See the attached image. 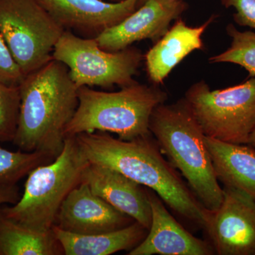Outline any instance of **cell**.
I'll return each mask as SVG.
<instances>
[{"label": "cell", "mask_w": 255, "mask_h": 255, "mask_svg": "<svg viewBox=\"0 0 255 255\" xmlns=\"http://www.w3.org/2000/svg\"><path fill=\"white\" fill-rule=\"evenodd\" d=\"M19 86L0 82V142H13L19 117Z\"/></svg>", "instance_id": "21"}, {"label": "cell", "mask_w": 255, "mask_h": 255, "mask_svg": "<svg viewBox=\"0 0 255 255\" xmlns=\"http://www.w3.org/2000/svg\"><path fill=\"white\" fill-rule=\"evenodd\" d=\"M53 233L65 255H110L132 251L146 237L148 229L133 222L127 227L95 235H78L53 226Z\"/></svg>", "instance_id": "17"}, {"label": "cell", "mask_w": 255, "mask_h": 255, "mask_svg": "<svg viewBox=\"0 0 255 255\" xmlns=\"http://www.w3.org/2000/svg\"><path fill=\"white\" fill-rule=\"evenodd\" d=\"M248 144V145H251L252 147H254L255 149V130H253V132H252L251 136L249 137Z\"/></svg>", "instance_id": "25"}, {"label": "cell", "mask_w": 255, "mask_h": 255, "mask_svg": "<svg viewBox=\"0 0 255 255\" xmlns=\"http://www.w3.org/2000/svg\"><path fill=\"white\" fill-rule=\"evenodd\" d=\"M184 98L206 136L248 144L255 128V77L214 91L202 80L189 87Z\"/></svg>", "instance_id": "6"}, {"label": "cell", "mask_w": 255, "mask_h": 255, "mask_svg": "<svg viewBox=\"0 0 255 255\" xmlns=\"http://www.w3.org/2000/svg\"><path fill=\"white\" fill-rule=\"evenodd\" d=\"M64 31L38 0H0V33L23 76L53 59Z\"/></svg>", "instance_id": "7"}, {"label": "cell", "mask_w": 255, "mask_h": 255, "mask_svg": "<svg viewBox=\"0 0 255 255\" xmlns=\"http://www.w3.org/2000/svg\"><path fill=\"white\" fill-rule=\"evenodd\" d=\"M53 229L38 232L6 217L0 208V255H61Z\"/></svg>", "instance_id": "18"}, {"label": "cell", "mask_w": 255, "mask_h": 255, "mask_svg": "<svg viewBox=\"0 0 255 255\" xmlns=\"http://www.w3.org/2000/svg\"><path fill=\"white\" fill-rule=\"evenodd\" d=\"M19 188L16 185L0 187V206L16 204L21 198Z\"/></svg>", "instance_id": "24"}, {"label": "cell", "mask_w": 255, "mask_h": 255, "mask_svg": "<svg viewBox=\"0 0 255 255\" xmlns=\"http://www.w3.org/2000/svg\"><path fill=\"white\" fill-rule=\"evenodd\" d=\"M54 160L44 152H14L0 146V187L16 185L38 166Z\"/></svg>", "instance_id": "19"}, {"label": "cell", "mask_w": 255, "mask_h": 255, "mask_svg": "<svg viewBox=\"0 0 255 255\" xmlns=\"http://www.w3.org/2000/svg\"><path fill=\"white\" fill-rule=\"evenodd\" d=\"M152 213L147 235L128 255H213L210 242L195 237L183 227L155 191L147 189Z\"/></svg>", "instance_id": "13"}, {"label": "cell", "mask_w": 255, "mask_h": 255, "mask_svg": "<svg viewBox=\"0 0 255 255\" xmlns=\"http://www.w3.org/2000/svg\"><path fill=\"white\" fill-rule=\"evenodd\" d=\"M219 209L206 232L216 255H255V201L235 188L224 187Z\"/></svg>", "instance_id": "9"}, {"label": "cell", "mask_w": 255, "mask_h": 255, "mask_svg": "<svg viewBox=\"0 0 255 255\" xmlns=\"http://www.w3.org/2000/svg\"><path fill=\"white\" fill-rule=\"evenodd\" d=\"M133 222L132 218L96 195L82 182L65 198L54 226L75 234L95 235L122 229Z\"/></svg>", "instance_id": "12"}, {"label": "cell", "mask_w": 255, "mask_h": 255, "mask_svg": "<svg viewBox=\"0 0 255 255\" xmlns=\"http://www.w3.org/2000/svg\"><path fill=\"white\" fill-rule=\"evenodd\" d=\"M65 31L95 38L124 21L137 9L138 0L106 2L102 0H38Z\"/></svg>", "instance_id": "11"}, {"label": "cell", "mask_w": 255, "mask_h": 255, "mask_svg": "<svg viewBox=\"0 0 255 255\" xmlns=\"http://www.w3.org/2000/svg\"><path fill=\"white\" fill-rule=\"evenodd\" d=\"M82 182L96 195L149 230L152 213L143 186L113 169L92 163L84 170Z\"/></svg>", "instance_id": "14"}, {"label": "cell", "mask_w": 255, "mask_h": 255, "mask_svg": "<svg viewBox=\"0 0 255 255\" xmlns=\"http://www.w3.org/2000/svg\"><path fill=\"white\" fill-rule=\"evenodd\" d=\"M231 37V44L226 51L209 58L210 63L236 64L246 69L249 77H255V33L251 31H240L233 24L226 26Z\"/></svg>", "instance_id": "20"}, {"label": "cell", "mask_w": 255, "mask_h": 255, "mask_svg": "<svg viewBox=\"0 0 255 255\" xmlns=\"http://www.w3.org/2000/svg\"><path fill=\"white\" fill-rule=\"evenodd\" d=\"M19 117L13 143L24 152L55 159L63 150L65 128L78 106V88L65 64L52 59L23 78Z\"/></svg>", "instance_id": "2"}, {"label": "cell", "mask_w": 255, "mask_h": 255, "mask_svg": "<svg viewBox=\"0 0 255 255\" xmlns=\"http://www.w3.org/2000/svg\"><path fill=\"white\" fill-rule=\"evenodd\" d=\"M226 8L234 7L235 22L241 26H248L255 29V0H220Z\"/></svg>", "instance_id": "23"}, {"label": "cell", "mask_w": 255, "mask_h": 255, "mask_svg": "<svg viewBox=\"0 0 255 255\" xmlns=\"http://www.w3.org/2000/svg\"><path fill=\"white\" fill-rule=\"evenodd\" d=\"M89 164L76 137H65L60 155L31 171L19 201L11 206H0L1 211L33 231H51L60 206L69 193L82 182Z\"/></svg>", "instance_id": "5"}, {"label": "cell", "mask_w": 255, "mask_h": 255, "mask_svg": "<svg viewBox=\"0 0 255 255\" xmlns=\"http://www.w3.org/2000/svg\"><path fill=\"white\" fill-rule=\"evenodd\" d=\"M147 0H138V8L141 6Z\"/></svg>", "instance_id": "26"}, {"label": "cell", "mask_w": 255, "mask_h": 255, "mask_svg": "<svg viewBox=\"0 0 255 255\" xmlns=\"http://www.w3.org/2000/svg\"><path fill=\"white\" fill-rule=\"evenodd\" d=\"M149 129L163 155L203 206L210 212L217 211L223 190L215 173L205 135L185 99L155 107Z\"/></svg>", "instance_id": "3"}, {"label": "cell", "mask_w": 255, "mask_h": 255, "mask_svg": "<svg viewBox=\"0 0 255 255\" xmlns=\"http://www.w3.org/2000/svg\"><path fill=\"white\" fill-rule=\"evenodd\" d=\"M216 177L224 187L246 193L255 201V149L248 144L220 141L206 136Z\"/></svg>", "instance_id": "16"}, {"label": "cell", "mask_w": 255, "mask_h": 255, "mask_svg": "<svg viewBox=\"0 0 255 255\" xmlns=\"http://www.w3.org/2000/svg\"><path fill=\"white\" fill-rule=\"evenodd\" d=\"M189 8L184 0H147L130 16L107 28L95 40L106 51L117 52L135 42L159 41L170 28L172 21L181 17Z\"/></svg>", "instance_id": "10"}, {"label": "cell", "mask_w": 255, "mask_h": 255, "mask_svg": "<svg viewBox=\"0 0 255 255\" xmlns=\"http://www.w3.org/2000/svg\"><path fill=\"white\" fill-rule=\"evenodd\" d=\"M112 1H113L114 2H118V1H122V0H112Z\"/></svg>", "instance_id": "27"}, {"label": "cell", "mask_w": 255, "mask_h": 255, "mask_svg": "<svg viewBox=\"0 0 255 255\" xmlns=\"http://www.w3.org/2000/svg\"><path fill=\"white\" fill-rule=\"evenodd\" d=\"M167 99V92L157 85L138 82L115 92L79 87L78 108L64 135L67 137L84 132H106L117 134L124 140L145 136L151 133V114Z\"/></svg>", "instance_id": "4"}, {"label": "cell", "mask_w": 255, "mask_h": 255, "mask_svg": "<svg viewBox=\"0 0 255 255\" xmlns=\"http://www.w3.org/2000/svg\"><path fill=\"white\" fill-rule=\"evenodd\" d=\"M145 55L135 47L117 52L106 51L95 38H83L64 31L53 52V59L65 64L70 78L79 87L121 88L136 83V75Z\"/></svg>", "instance_id": "8"}, {"label": "cell", "mask_w": 255, "mask_h": 255, "mask_svg": "<svg viewBox=\"0 0 255 255\" xmlns=\"http://www.w3.org/2000/svg\"><path fill=\"white\" fill-rule=\"evenodd\" d=\"M75 137L90 163L110 167L155 191L177 216L206 231L212 213L164 159L152 134L130 140L100 131L84 132Z\"/></svg>", "instance_id": "1"}, {"label": "cell", "mask_w": 255, "mask_h": 255, "mask_svg": "<svg viewBox=\"0 0 255 255\" xmlns=\"http://www.w3.org/2000/svg\"><path fill=\"white\" fill-rule=\"evenodd\" d=\"M217 16L212 15L207 21L196 27L187 26L179 18L167 33L147 52L146 71L149 80L159 86L176 66L196 50H204L203 33Z\"/></svg>", "instance_id": "15"}, {"label": "cell", "mask_w": 255, "mask_h": 255, "mask_svg": "<svg viewBox=\"0 0 255 255\" xmlns=\"http://www.w3.org/2000/svg\"><path fill=\"white\" fill-rule=\"evenodd\" d=\"M24 78L0 33V82L18 86Z\"/></svg>", "instance_id": "22"}]
</instances>
